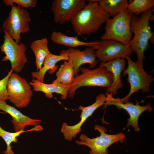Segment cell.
<instances>
[{"label": "cell", "mask_w": 154, "mask_h": 154, "mask_svg": "<svg viewBox=\"0 0 154 154\" xmlns=\"http://www.w3.org/2000/svg\"><path fill=\"white\" fill-rule=\"evenodd\" d=\"M88 1L70 22L78 36L96 33L110 19L109 15L99 5L98 0Z\"/></svg>", "instance_id": "obj_1"}, {"label": "cell", "mask_w": 154, "mask_h": 154, "mask_svg": "<svg viewBox=\"0 0 154 154\" xmlns=\"http://www.w3.org/2000/svg\"><path fill=\"white\" fill-rule=\"evenodd\" d=\"M153 10L150 9L139 17L132 14L131 20V31L134 36L129 46L137 55L136 62L142 66L145 58L144 52L148 47L149 41L153 37L149 25V21L153 18Z\"/></svg>", "instance_id": "obj_2"}, {"label": "cell", "mask_w": 154, "mask_h": 154, "mask_svg": "<svg viewBox=\"0 0 154 154\" xmlns=\"http://www.w3.org/2000/svg\"><path fill=\"white\" fill-rule=\"evenodd\" d=\"M80 75L75 76L73 83L70 85L68 97L70 99L74 96L76 91L83 86H99L108 88L113 80L111 72L103 67L92 69L88 68L80 67Z\"/></svg>", "instance_id": "obj_3"}, {"label": "cell", "mask_w": 154, "mask_h": 154, "mask_svg": "<svg viewBox=\"0 0 154 154\" xmlns=\"http://www.w3.org/2000/svg\"><path fill=\"white\" fill-rule=\"evenodd\" d=\"M132 16V14L125 9L112 19H109L106 23L102 40H115L129 46L132 38L131 28Z\"/></svg>", "instance_id": "obj_4"}, {"label": "cell", "mask_w": 154, "mask_h": 154, "mask_svg": "<svg viewBox=\"0 0 154 154\" xmlns=\"http://www.w3.org/2000/svg\"><path fill=\"white\" fill-rule=\"evenodd\" d=\"M126 58L127 66L123 70V74L128 76L127 82L130 84V90L126 96L120 99L123 102L129 101L132 95L140 90L143 93L149 91L150 86L154 80L152 75L147 74L144 70L143 66L133 61L129 56Z\"/></svg>", "instance_id": "obj_5"}, {"label": "cell", "mask_w": 154, "mask_h": 154, "mask_svg": "<svg viewBox=\"0 0 154 154\" xmlns=\"http://www.w3.org/2000/svg\"><path fill=\"white\" fill-rule=\"evenodd\" d=\"M94 128L100 133L99 136L91 138L82 133L79 137V140H76V144L85 145L90 149L89 154H108V148L113 143L123 141L125 135L122 133L114 135L107 134L106 128L98 125H95Z\"/></svg>", "instance_id": "obj_6"}, {"label": "cell", "mask_w": 154, "mask_h": 154, "mask_svg": "<svg viewBox=\"0 0 154 154\" xmlns=\"http://www.w3.org/2000/svg\"><path fill=\"white\" fill-rule=\"evenodd\" d=\"M31 21L30 14L27 10L14 5L3 22L2 27L4 31L19 44L21 39V34L30 30L29 23Z\"/></svg>", "instance_id": "obj_7"}, {"label": "cell", "mask_w": 154, "mask_h": 154, "mask_svg": "<svg viewBox=\"0 0 154 154\" xmlns=\"http://www.w3.org/2000/svg\"><path fill=\"white\" fill-rule=\"evenodd\" d=\"M7 90L9 102L19 108L27 107L33 96L29 83L25 78L13 72L8 80Z\"/></svg>", "instance_id": "obj_8"}, {"label": "cell", "mask_w": 154, "mask_h": 154, "mask_svg": "<svg viewBox=\"0 0 154 154\" xmlns=\"http://www.w3.org/2000/svg\"><path fill=\"white\" fill-rule=\"evenodd\" d=\"M3 44L0 46L1 51L5 55L1 60L2 62L9 61L11 68L16 73L20 72L27 62L25 54L26 46L23 43L18 44L5 31Z\"/></svg>", "instance_id": "obj_9"}, {"label": "cell", "mask_w": 154, "mask_h": 154, "mask_svg": "<svg viewBox=\"0 0 154 154\" xmlns=\"http://www.w3.org/2000/svg\"><path fill=\"white\" fill-rule=\"evenodd\" d=\"M106 97L104 107L114 105L118 109H123L125 110L129 116V117L127 119L125 127L131 126L135 132L139 131L140 130L138 124V120L141 114L146 111L151 112L153 110V108L149 103L145 106H141L139 104L140 102H137L135 104L129 101L123 102L119 98H114L111 93L106 92Z\"/></svg>", "instance_id": "obj_10"}, {"label": "cell", "mask_w": 154, "mask_h": 154, "mask_svg": "<svg viewBox=\"0 0 154 154\" xmlns=\"http://www.w3.org/2000/svg\"><path fill=\"white\" fill-rule=\"evenodd\" d=\"M95 52L96 57L105 63L117 58L130 56L133 51L129 46L113 40H101Z\"/></svg>", "instance_id": "obj_11"}, {"label": "cell", "mask_w": 154, "mask_h": 154, "mask_svg": "<svg viewBox=\"0 0 154 154\" xmlns=\"http://www.w3.org/2000/svg\"><path fill=\"white\" fill-rule=\"evenodd\" d=\"M85 0H54L51 4V10L54 21L62 24L71 21L87 4Z\"/></svg>", "instance_id": "obj_12"}, {"label": "cell", "mask_w": 154, "mask_h": 154, "mask_svg": "<svg viewBox=\"0 0 154 154\" xmlns=\"http://www.w3.org/2000/svg\"><path fill=\"white\" fill-rule=\"evenodd\" d=\"M106 97V94L101 93L96 96L95 102L92 104L86 107L80 106L77 110L81 111L80 116V120L77 124L69 125L66 122L62 123L61 132L63 134L65 139L71 141L73 138H75L76 135L81 131V127L86 120L97 109L104 104Z\"/></svg>", "instance_id": "obj_13"}, {"label": "cell", "mask_w": 154, "mask_h": 154, "mask_svg": "<svg viewBox=\"0 0 154 154\" xmlns=\"http://www.w3.org/2000/svg\"><path fill=\"white\" fill-rule=\"evenodd\" d=\"M96 48L88 47L81 51L78 49L69 48L66 50H63L60 54L68 56L74 69L75 76L78 75L81 66L85 64H89L90 68H94L97 64L95 51Z\"/></svg>", "instance_id": "obj_14"}, {"label": "cell", "mask_w": 154, "mask_h": 154, "mask_svg": "<svg viewBox=\"0 0 154 154\" xmlns=\"http://www.w3.org/2000/svg\"><path fill=\"white\" fill-rule=\"evenodd\" d=\"M0 110L9 114L12 117L11 122L15 132L25 130L26 126L39 125L41 120L26 116L13 106L8 104L6 101L0 99Z\"/></svg>", "instance_id": "obj_15"}, {"label": "cell", "mask_w": 154, "mask_h": 154, "mask_svg": "<svg viewBox=\"0 0 154 154\" xmlns=\"http://www.w3.org/2000/svg\"><path fill=\"white\" fill-rule=\"evenodd\" d=\"M125 61L124 59L117 58L105 63H102L99 66L105 68L112 73L113 80L110 86L106 90L108 93L113 96L116 94L118 90L123 86L121 79V75L125 69Z\"/></svg>", "instance_id": "obj_16"}, {"label": "cell", "mask_w": 154, "mask_h": 154, "mask_svg": "<svg viewBox=\"0 0 154 154\" xmlns=\"http://www.w3.org/2000/svg\"><path fill=\"white\" fill-rule=\"evenodd\" d=\"M33 88V90L44 93L47 98L53 97V93H56L61 95V98L64 100L68 97V92L70 85H66L59 83H52L48 84L41 82L33 78L29 82Z\"/></svg>", "instance_id": "obj_17"}, {"label": "cell", "mask_w": 154, "mask_h": 154, "mask_svg": "<svg viewBox=\"0 0 154 154\" xmlns=\"http://www.w3.org/2000/svg\"><path fill=\"white\" fill-rule=\"evenodd\" d=\"M50 38L54 42L58 44L74 48L80 46L95 48L97 49L100 43V41L96 40L89 42H83L78 38V35L72 37L67 36L60 32H53Z\"/></svg>", "instance_id": "obj_18"}, {"label": "cell", "mask_w": 154, "mask_h": 154, "mask_svg": "<svg viewBox=\"0 0 154 154\" xmlns=\"http://www.w3.org/2000/svg\"><path fill=\"white\" fill-rule=\"evenodd\" d=\"M63 60L68 61L67 55L60 54L59 55H56L50 53L45 58L41 68L39 71L31 72L32 78L39 82H44L46 72L50 70H54L55 72L58 66H56V64Z\"/></svg>", "instance_id": "obj_19"}, {"label": "cell", "mask_w": 154, "mask_h": 154, "mask_svg": "<svg viewBox=\"0 0 154 154\" xmlns=\"http://www.w3.org/2000/svg\"><path fill=\"white\" fill-rule=\"evenodd\" d=\"M48 42L47 38H44L35 40L31 44L30 48L35 57L37 71L41 68L45 58L50 53L48 48Z\"/></svg>", "instance_id": "obj_20"}, {"label": "cell", "mask_w": 154, "mask_h": 154, "mask_svg": "<svg viewBox=\"0 0 154 154\" xmlns=\"http://www.w3.org/2000/svg\"><path fill=\"white\" fill-rule=\"evenodd\" d=\"M56 79L52 83L70 85L75 78L74 68L70 61H64L56 73Z\"/></svg>", "instance_id": "obj_21"}, {"label": "cell", "mask_w": 154, "mask_h": 154, "mask_svg": "<svg viewBox=\"0 0 154 154\" xmlns=\"http://www.w3.org/2000/svg\"><path fill=\"white\" fill-rule=\"evenodd\" d=\"M43 129L42 127L39 124L27 130H21L15 132H10L5 130L0 125V136L4 140L7 145L6 150L2 152L5 154H15L12 149L11 144L12 143H16L17 142V137L21 134L30 131H40Z\"/></svg>", "instance_id": "obj_22"}, {"label": "cell", "mask_w": 154, "mask_h": 154, "mask_svg": "<svg viewBox=\"0 0 154 154\" xmlns=\"http://www.w3.org/2000/svg\"><path fill=\"white\" fill-rule=\"evenodd\" d=\"M98 3L110 17L113 18L123 10L127 9L128 1L127 0H99Z\"/></svg>", "instance_id": "obj_23"}, {"label": "cell", "mask_w": 154, "mask_h": 154, "mask_svg": "<svg viewBox=\"0 0 154 154\" xmlns=\"http://www.w3.org/2000/svg\"><path fill=\"white\" fill-rule=\"evenodd\" d=\"M154 5V0H130L126 9L129 13L137 15L151 9Z\"/></svg>", "instance_id": "obj_24"}, {"label": "cell", "mask_w": 154, "mask_h": 154, "mask_svg": "<svg viewBox=\"0 0 154 154\" xmlns=\"http://www.w3.org/2000/svg\"><path fill=\"white\" fill-rule=\"evenodd\" d=\"M3 1L7 6L12 7L15 3L17 6L22 8L35 7L38 3L37 0H3Z\"/></svg>", "instance_id": "obj_25"}, {"label": "cell", "mask_w": 154, "mask_h": 154, "mask_svg": "<svg viewBox=\"0 0 154 154\" xmlns=\"http://www.w3.org/2000/svg\"><path fill=\"white\" fill-rule=\"evenodd\" d=\"M13 71V69L11 68L6 76L0 80V99L5 101L9 99L7 90L8 80Z\"/></svg>", "instance_id": "obj_26"}, {"label": "cell", "mask_w": 154, "mask_h": 154, "mask_svg": "<svg viewBox=\"0 0 154 154\" xmlns=\"http://www.w3.org/2000/svg\"><path fill=\"white\" fill-rule=\"evenodd\" d=\"M0 113H3L2 112H1L0 111Z\"/></svg>", "instance_id": "obj_27"}]
</instances>
